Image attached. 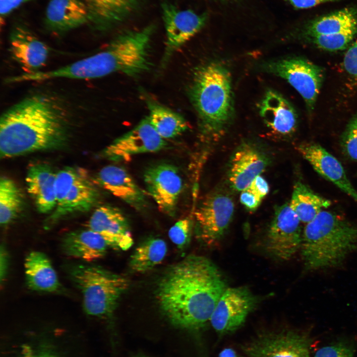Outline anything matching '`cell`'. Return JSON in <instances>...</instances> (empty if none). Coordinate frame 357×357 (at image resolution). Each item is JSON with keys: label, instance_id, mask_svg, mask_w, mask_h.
<instances>
[{"label": "cell", "instance_id": "obj_1", "mask_svg": "<svg viewBox=\"0 0 357 357\" xmlns=\"http://www.w3.org/2000/svg\"><path fill=\"white\" fill-rule=\"evenodd\" d=\"M227 288L212 262L191 255L167 271L157 286L156 298L163 313L173 325L196 332L210 321Z\"/></svg>", "mask_w": 357, "mask_h": 357}, {"label": "cell", "instance_id": "obj_2", "mask_svg": "<svg viewBox=\"0 0 357 357\" xmlns=\"http://www.w3.org/2000/svg\"><path fill=\"white\" fill-rule=\"evenodd\" d=\"M69 114L54 97L29 96L8 108L0 119L1 158L55 147L66 136Z\"/></svg>", "mask_w": 357, "mask_h": 357}, {"label": "cell", "instance_id": "obj_3", "mask_svg": "<svg viewBox=\"0 0 357 357\" xmlns=\"http://www.w3.org/2000/svg\"><path fill=\"white\" fill-rule=\"evenodd\" d=\"M154 27L123 32L103 51L55 69L43 71V81L57 78L91 79L121 72L136 77L150 70V44Z\"/></svg>", "mask_w": 357, "mask_h": 357}, {"label": "cell", "instance_id": "obj_4", "mask_svg": "<svg viewBox=\"0 0 357 357\" xmlns=\"http://www.w3.org/2000/svg\"><path fill=\"white\" fill-rule=\"evenodd\" d=\"M189 96L201 132L210 138L225 131L234 117L230 73L222 64L210 62L194 71Z\"/></svg>", "mask_w": 357, "mask_h": 357}, {"label": "cell", "instance_id": "obj_5", "mask_svg": "<svg viewBox=\"0 0 357 357\" xmlns=\"http://www.w3.org/2000/svg\"><path fill=\"white\" fill-rule=\"evenodd\" d=\"M357 250V226L330 211H321L303 230L300 251L307 271L337 267Z\"/></svg>", "mask_w": 357, "mask_h": 357}, {"label": "cell", "instance_id": "obj_6", "mask_svg": "<svg viewBox=\"0 0 357 357\" xmlns=\"http://www.w3.org/2000/svg\"><path fill=\"white\" fill-rule=\"evenodd\" d=\"M68 274L81 294L85 313L103 319L112 318L129 286L126 278L91 264L72 265Z\"/></svg>", "mask_w": 357, "mask_h": 357}, {"label": "cell", "instance_id": "obj_7", "mask_svg": "<svg viewBox=\"0 0 357 357\" xmlns=\"http://www.w3.org/2000/svg\"><path fill=\"white\" fill-rule=\"evenodd\" d=\"M56 190L57 204L46 222L47 228L68 214L88 211L98 198L87 173L80 168L67 167L57 173Z\"/></svg>", "mask_w": 357, "mask_h": 357}, {"label": "cell", "instance_id": "obj_8", "mask_svg": "<svg viewBox=\"0 0 357 357\" xmlns=\"http://www.w3.org/2000/svg\"><path fill=\"white\" fill-rule=\"evenodd\" d=\"M301 222L289 203L276 207L263 242L266 252L280 261L292 258L300 249Z\"/></svg>", "mask_w": 357, "mask_h": 357}, {"label": "cell", "instance_id": "obj_9", "mask_svg": "<svg viewBox=\"0 0 357 357\" xmlns=\"http://www.w3.org/2000/svg\"><path fill=\"white\" fill-rule=\"evenodd\" d=\"M264 71L287 80L302 96L309 110H312L323 80L320 67L301 58H289L263 63Z\"/></svg>", "mask_w": 357, "mask_h": 357}, {"label": "cell", "instance_id": "obj_10", "mask_svg": "<svg viewBox=\"0 0 357 357\" xmlns=\"http://www.w3.org/2000/svg\"><path fill=\"white\" fill-rule=\"evenodd\" d=\"M259 301L246 287L227 288L214 310L210 322L220 336L235 332L243 325Z\"/></svg>", "mask_w": 357, "mask_h": 357}, {"label": "cell", "instance_id": "obj_11", "mask_svg": "<svg viewBox=\"0 0 357 357\" xmlns=\"http://www.w3.org/2000/svg\"><path fill=\"white\" fill-rule=\"evenodd\" d=\"M234 203L229 195L216 192L208 195L194 212L198 238L213 245L222 238L233 219Z\"/></svg>", "mask_w": 357, "mask_h": 357}, {"label": "cell", "instance_id": "obj_12", "mask_svg": "<svg viewBox=\"0 0 357 357\" xmlns=\"http://www.w3.org/2000/svg\"><path fill=\"white\" fill-rule=\"evenodd\" d=\"M241 349L246 357H310L309 339L287 329L260 333Z\"/></svg>", "mask_w": 357, "mask_h": 357}, {"label": "cell", "instance_id": "obj_13", "mask_svg": "<svg viewBox=\"0 0 357 357\" xmlns=\"http://www.w3.org/2000/svg\"><path fill=\"white\" fill-rule=\"evenodd\" d=\"M161 7L166 33L163 65L176 50L204 27L208 15L206 13H197L189 9H180L168 1L162 2Z\"/></svg>", "mask_w": 357, "mask_h": 357}, {"label": "cell", "instance_id": "obj_14", "mask_svg": "<svg viewBox=\"0 0 357 357\" xmlns=\"http://www.w3.org/2000/svg\"><path fill=\"white\" fill-rule=\"evenodd\" d=\"M149 195L162 213L174 216L183 188V181L177 168L167 163L149 168L143 176Z\"/></svg>", "mask_w": 357, "mask_h": 357}, {"label": "cell", "instance_id": "obj_15", "mask_svg": "<svg viewBox=\"0 0 357 357\" xmlns=\"http://www.w3.org/2000/svg\"><path fill=\"white\" fill-rule=\"evenodd\" d=\"M166 144L165 140L157 132L147 116L133 129L108 146L103 155L112 161H126L135 155L160 151Z\"/></svg>", "mask_w": 357, "mask_h": 357}, {"label": "cell", "instance_id": "obj_16", "mask_svg": "<svg viewBox=\"0 0 357 357\" xmlns=\"http://www.w3.org/2000/svg\"><path fill=\"white\" fill-rule=\"evenodd\" d=\"M88 228L100 234L109 246L126 250L133 243L127 219L118 208L109 205L98 207L93 213Z\"/></svg>", "mask_w": 357, "mask_h": 357}, {"label": "cell", "instance_id": "obj_17", "mask_svg": "<svg viewBox=\"0 0 357 357\" xmlns=\"http://www.w3.org/2000/svg\"><path fill=\"white\" fill-rule=\"evenodd\" d=\"M9 44L12 58L19 64L24 73L41 71L46 64L49 49L28 28L22 25L14 27L10 33Z\"/></svg>", "mask_w": 357, "mask_h": 357}, {"label": "cell", "instance_id": "obj_18", "mask_svg": "<svg viewBox=\"0 0 357 357\" xmlns=\"http://www.w3.org/2000/svg\"><path fill=\"white\" fill-rule=\"evenodd\" d=\"M297 150L322 177L332 182L357 202V191L350 182L339 160L321 145L307 143Z\"/></svg>", "mask_w": 357, "mask_h": 357}, {"label": "cell", "instance_id": "obj_19", "mask_svg": "<svg viewBox=\"0 0 357 357\" xmlns=\"http://www.w3.org/2000/svg\"><path fill=\"white\" fill-rule=\"evenodd\" d=\"M89 22L96 30L106 31L121 24L139 11L143 0H83Z\"/></svg>", "mask_w": 357, "mask_h": 357}, {"label": "cell", "instance_id": "obj_20", "mask_svg": "<svg viewBox=\"0 0 357 357\" xmlns=\"http://www.w3.org/2000/svg\"><path fill=\"white\" fill-rule=\"evenodd\" d=\"M268 161L264 154L253 146L245 143L233 155L228 174L231 186L242 191L266 169Z\"/></svg>", "mask_w": 357, "mask_h": 357}, {"label": "cell", "instance_id": "obj_21", "mask_svg": "<svg viewBox=\"0 0 357 357\" xmlns=\"http://www.w3.org/2000/svg\"><path fill=\"white\" fill-rule=\"evenodd\" d=\"M97 182L116 197L136 210H142L147 204L145 193L124 168L109 165L103 168L97 175Z\"/></svg>", "mask_w": 357, "mask_h": 357}, {"label": "cell", "instance_id": "obj_22", "mask_svg": "<svg viewBox=\"0 0 357 357\" xmlns=\"http://www.w3.org/2000/svg\"><path fill=\"white\" fill-rule=\"evenodd\" d=\"M45 22L50 30L62 33L89 22V11L83 0H51Z\"/></svg>", "mask_w": 357, "mask_h": 357}, {"label": "cell", "instance_id": "obj_23", "mask_svg": "<svg viewBox=\"0 0 357 357\" xmlns=\"http://www.w3.org/2000/svg\"><path fill=\"white\" fill-rule=\"evenodd\" d=\"M57 173L45 164H36L28 168L25 180L27 191L38 211L48 213L57 204L56 190Z\"/></svg>", "mask_w": 357, "mask_h": 357}, {"label": "cell", "instance_id": "obj_24", "mask_svg": "<svg viewBox=\"0 0 357 357\" xmlns=\"http://www.w3.org/2000/svg\"><path fill=\"white\" fill-rule=\"evenodd\" d=\"M259 114L270 128L282 135L292 133L297 124V115L290 103L280 93L267 91L259 106Z\"/></svg>", "mask_w": 357, "mask_h": 357}, {"label": "cell", "instance_id": "obj_25", "mask_svg": "<svg viewBox=\"0 0 357 357\" xmlns=\"http://www.w3.org/2000/svg\"><path fill=\"white\" fill-rule=\"evenodd\" d=\"M60 245L66 256L86 262L103 257L109 247L100 234L88 228L68 233L62 238Z\"/></svg>", "mask_w": 357, "mask_h": 357}, {"label": "cell", "instance_id": "obj_26", "mask_svg": "<svg viewBox=\"0 0 357 357\" xmlns=\"http://www.w3.org/2000/svg\"><path fill=\"white\" fill-rule=\"evenodd\" d=\"M24 269L26 283L31 290L55 293L60 284L54 268L47 255L40 251H32L25 259Z\"/></svg>", "mask_w": 357, "mask_h": 357}, {"label": "cell", "instance_id": "obj_27", "mask_svg": "<svg viewBox=\"0 0 357 357\" xmlns=\"http://www.w3.org/2000/svg\"><path fill=\"white\" fill-rule=\"evenodd\" d=\"M357 26V5L349 6L315 17L303 26L304 36L341 32Z\"/></svg>", "mask_w": 357, "mask_h": 357}, {"label": "cell", "instance_id": "obj_28", "mask_svg": "<svg viewBox=\"0 0 357 357\" xmlns=\"http://www.w3.org/2000/svg\"><path fill=\"white\" fill-rule=\"evenodd\" d=\"M289 204L301 222L306 224L327 208L331 202L315 193L304 183L297 182L294 186Z\"/></svg>", "mask_w": 357, "mask_h": 357}, {"label": "cell", "instance_id": "obj_29", "mask_svg": "<svg viewBox=\"0 0 357 357\" xmlns=\"http://www.w3.org/2000/svg\"><path fill=\"white\" fill-rule=\"evenodd\" d=\"M147 104L150 122L163 139L175 138L187 130L186 121L179 114L150 100Z\"/></svg>", "mask_w": 357, "mask_h": 357}, {"label": "cell", "instance_id": "obj_30", "mask_svg": "<svg viewBox=\"0 0 357 357\" xmlns=\"http://www.w3.org/2000/svg\"><path fill=\"white\" fill-rule=\"evenodd\" d=\"M167 252L166 242L159 238H150L141 243L130 257L129 266L135 272L144 273L159 264Z\"/></svg>", "mask_w": 357, "mask_h": 357}, {"label": "cell", "instance_id": "obj_31", "mask_svg": "<svg viewBox=\"0 0 357 357\" xmlns=\"http://www.w3.org/2000/svg\"><path fill=\"white\" fill-rule=\"evenodd\" d=\"M22 204L20 191L16 184L6 177L0 180V223L6 226L19 213Z\"/></svg>", "mask_w": 357, "mask_h": 357}, {"label": "cell", "instance_id": "obj_32", "mask_svg": "<svg viewBox=\"0 0 357 357\" xmlns=\"http://www.w3.org/2000/svg\"><path fill=\"white\" fill-rule=\"evenodd\" d=\"M357 34V26L336 33L305 36L318 47L327 51L341 50L346 48Z\"/></svg>", "mask_w": 357, "mask_h": 357}, {"label": "cell", "instance_id": "obj_33", "mask_svg": "<svg viewBox=\"0 0 357 357\" xmlns=\"http://www.w3.org/2000/svg\"><path fill=\"white\" fill-rule=\"evenodd\" d=\"M192 223L189 218L177 222L169 230L168 235L171 241L179 249H183L190 239Z\"/></svg>", "mask_w": 357, "mask_h": 357}, {"label": "cell", "instance_id": "obj_34", "mask_svg": "<svg viewBox=\"0 0 357 357\" xmlns=\"http://www.w3.org/2000/svg\"><path fill=\"white\" fill-rule=\"evenodd\" d=\"M341 145L345 154L357 161V114L347 125L342 137Z\"/></svg>", "mask_w": 357, "mask_h": 357}, {"label": "cell", "instance_id": "obj_35", "mask_svg": "<svg viewBox=\"0 0 357 357\" xmlns=\"http://www.w3.org/2000/svg\"><path fill=\"white\" fill-rule=\"evenodd\" d=\"M353 349L344 342L323 346L315 353L314 357H354Z\"/></svg>", "mask_w": 357, "mask_h": 357}, {"label": "cell", "instance_id": "obj_36", "mask_svg": "<svg viewBox=\"0 0 357 357\" xmlns=\"http://www.w3.org/2000/svg\"><path fill=\"white\" fill-rule=\"evenodd\" d=\"M343 65L349 74L357 78V41L351 45L346 53Z\"/></svg>", "mask_w": 357, "mask_h": 357}, {"label": "cell", "instance_id": "obj_37", "mask_svg": "<svg viewBox=\"0 0 357 357\" xmlns=\"http://www.w3.org/2000/svg\"><path fill=\"white\" fill-rule=\"evenodd\" d=\"M261 200L248 187L242 190L240 195V202L250 211L256 210Z\"/></svg>", "mask_w": 357, "mask_h": 357}, {"label": "cell", "instance_id": "obj_38", "mask_svg": "<svg viewBox=\"0 0 357 357\" xmlns=\"http://www.w3.org/2000/svg\"><path fill=\"white\" fill-rule=\"evenodd\" d=\"M30 0H0V24L15 9Z\"/></svg>", "mask_w": 357, "mask_h": 357}, {"label": "cell", "instance_id": "obj_39", "mask_svg": "<svg viewBox=\"0 0 357 357\" xmlns=\"http://www.w3.org/2000/svg\"><path fill=\"white\" fill-rule=\"evenodd\" d=\"M248 188L261 199L267 194L269 190L267 182L260 175L254 178Z\"/></svg>", "mask_w": 357, "mask_h": 357}, {"label": "cell", "instance_id": "obj_40", "mask_svg": "<svg viewBox=\"0 0 357 357\" xmlns=\"http://www.w3.org/2000/svg\"><path fill=\"white\" fill-rule=\"evenodd\" d=\"M297 9L310 8L327 2L340 0H284Z\"/></svg>", "mask_w": 357, "mask_h": 357}, {"label": "cell", "instance_id": "obj_41", "mask_svg": "<svg viewBox=\"0 0 357 357\" xmlns=\"http://www.w3.org/2000/svg\"><path fill=\"white\" fill-rule=\"evenodd\" d=\"M8 265V257L6 249L4 245L0 247V282L4 280L7 274Z\"/></svg>", "mask_w": 357, "mask_h": 357}, {"label": "cell", "instance_id": "obj_42", "mask_svg": "<svg viewBox=\"0 0 357 357\" xmlns=\"http://www.w3.org/2000/svg\"><path fill=\"white\" fill-rule=\"evenodd\" d=\"M218 357H246L241 356L235 350L231 348H226L222 350L219 354Z\"/></svg>", "mask_w": 357, "mask_h": 357}, {"label": "cell", "instance_id": "obj_43", "mask_svg": "<svg viewBox=\"0 0 357 357\" xmlns=\"http://www.w3.org/2000/svg\"><path fill=\"white\" fill-rule=\"evenodd\" d=\"M26 357H56L54 355L47 352L41 351L30 353Z\"/></svg>", "mask_w": 357, "mask_h": 357}, {"label": "cell", "instance_id": "obj_44", "mask_svg": "<svg viewBox=\"0 0 357 357\" xmlns=\"http://www.w3.org/2000/svg\"><path fill=\"white\" fill-rule=\"evenodd\" d=\"M131 357H151L148 356L144 355H135L134 356H132Z\"/></svg>", "mask_w": 357, "mask_h": 357}, {"label": "cell", "instance_id": "obj_45", "mask_svg": "<svg viewBox=\"0 0 357 357\" xmlns=\"http://www.w3.org/2000/svg\"><path fill=\"white\" fill-rule=\"evenodd\" d=\"M218 0L220 1H230L232 0Z\"/></svg>", "mask_w": 357, "mask_h": 357}]
</instances>
